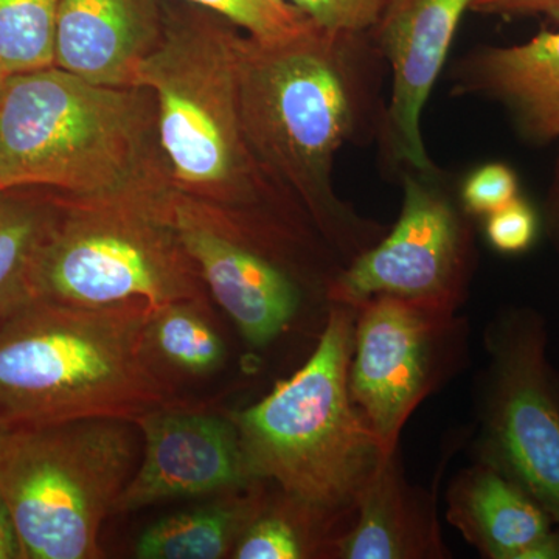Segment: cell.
<instances>
[{"label": "cell", "instance_id": "1", "mask_svg": "<svg viewBox=\"0 0 559 559\" xmlns=\"http://www.w3.org/2000/svg\"><path fill=\"white\" fill-rule=\"evenodd\" d=\"M242 31L215 11L164 0V32L135 86L153 92L171 190L230 216L271 245L301 212L253 157L241 117ZM304 213V212H301Z\"/></svg>", "mask_w": 559, "mask_h": 559}, {"label": "cell", "instance_id": "2", "mask_svg": "<svg viewBox=\"0 0 559 559\" xmlns=\"http://www.w3.org/2000/svg\"><path fill=\"white\" fill-rule=\"evenodd\" d=\"M22 189L75 201L171 190L153 92L103 86L57 66L9 75L0 194Z\"/></svg>", "mask_w": 559, "mask_h": 559}, {"label": "cell", "instance_id": "3", "mask_svg": "<svg viewBox=\"0 0 559 559\" xmlns=\"http://www.w3.org/2000/svg\"><path fill=\"white\" fill-rule=\"evenodd\" d=\"M146 301L87 308L32 299L0 322V426L132 421L187 406L146 341Z\"/></svg>", "mask_w": 559, "mask_h": 559}, {"label": "cell", "instance_id": "4", "mask_svg": "<svg viewBox=\"0 0 559 559\" xmlns=\"http://www.w3.org/2000/svg\"><path fill=\"white\" fill-rule=\"evenodd\" d=\"M359 36L314 22L277 38L242 33L241 117L267 179L330 240L356 248V218L333 189L337 153L356 123L348 50Z\"/></svg>", "mask_w": 559, "mask_h": 559}, {"label": "cell", "instance_id": "5", "mask_svg": "<svg viewBox=\"0 0 559 559\" xmlns=\"http://www.w3.org/2000/svg\"><path fill=\"white\" fill-rule=\"evenodd\" d=\"M336 304L311 358L270 395L230 419L250 479L274 480L318 516L356 509L385 454L349 393L353 329Z\"/></svg>", "mask_w": 559, "mask_h": 559}, {"label": "cell", "instance_id": "6", "mask_svg": "<svg viewBox=\"0 0 559 559\" xmlns=\"http://www.w3.org/2000/svg\"><path fill=\"white\" fill-rule=\"evenodd\" d=\"M134 428L124 419H80L0 432V498L22 559L103 557V522L138 469Z\"/></svg>", "mask_w": 559, "mask_h": 559}, {"label": "cell", "instance_id": "7", "mask_svg": "<svg viewBox=\"0 0 559 559\" xmlns=\"http://www.w3.org/2000/svg\"><path fill=\"white\" fill-rule=\"evenodd\" d=\"M168 191L94 201L55 197L57 216L33 261V299L87 308L209 301L165 215Z\"/></svg>", "mask_w": 559, "mask_h": 559}, {"label": "cell", "instance_id": "8", "mask_svg": "<svg viewBox=\"0 0 559 559\" xmlns=\"http://www.w3.org/2000/svg\"><path fill=\"white\" fill-rule=\"evenodd\" d=\"M468 249L454 205L426 180L406 176L399 223L330 283V299L355 308L389 296L448 318L465 278Z\"/></svg>", "mask_w": 559, "mask_h": 559}, {"label": "cell", "instance_id": "9", "mask_svg": "<svg viewBox=\"0 0 559 559\" xmlns=\"http://www.w3.org/2000/svg\"><path fill=\"white\" fill-rule=\"evenodd\" d=\"M165 215L242 337L253 347L271 344L300 305L280 250L230 216L173 190L165 197Z\"/></svg>", "mask_w": 559, "mask_h": 559}, {"label": "cell", "instance_id": "10", "mask_svg": "<svg viewBox=\"0 0 559 559\" xmlns=\"http://www.w3.org/2000/svg\"><path fill=\"white\" fill-rule=\"evenodd\" d=\"M535 323L518 322L496 344L488 412L491 465L559 524V401Z\"/></svg>", "mask_w": 559, "mask_h": 559}, {"label": "cell", "instance_id": "11", "mask_svg": "<svg viewBox=\"0 0 559 559\" xmlns=\"http://www.w3.org/2000/svg\"><path fill=\"white\" fill-rule=\"evenodd\" d=\"M359 308L349 393L382 451L393 454L404 423L432 382L433 342L447 318L389 296Z\"/></svg>", "mask_w": 559, "mask_h": 559}, {"label": "cell", "instance_id": "12", "mask_svg": "<svg viewBox=\"0 0 559 559\" xmlns=\"http://www.w3.org/2000/svg\"><path fill=\"white\" fill-rule=\"evenodd\" d=\"M134 425L145 451L117 502L119 513L240 491L252 481L230 418L176 406L151 411Z\"/></svg>", "mask_w": 559, "mask_h": 559}, {"label": "cell", "instance_id": "13", "mask_svg": "<svg viewBox=\"0 0 559 559\" xmlns=\"http://www.w3.org/2000/svg\"><path fill=\"white\" fill-rule=\"evenodd\" d=\"M471 3L473 0H385L371 31L392 69L388 127L393 153L421 175L433 173L421 134L423 110Z\"/></svg>", "mask_w": 559, "mask_h": 559}, {"label": "cell", "instance_id": "14", "mask_svg": "<svg viewBox=\"0 0 559 559\" xmlns=\"http://www.w3.org/2000/svg\"><path fill=\"white\" fill-rule=\"evenodd\" d=\"M164 32V0H60L55 66L103 86L132 87Z\"/></svg>", "mask_w": 559, "mask_h": 559}, {"label": "cell", "instance_id": "15", "mask_svg": "<svg viewBox=\"0 0 559 559\" xmlns=\"http://www.w3.org/2000/svg\"><path fill=\"white\" fill-rule=\"evenodd\" d=\"M455 91L498 103L521 138L546 145L559 138V31L527 43L480 47L454 69Z\"/></svg>", "mask_w": 559, "mask_h": 559}, {"label": "cell", "instance_id": "16", "mask_svg": "<svg viewBox=\"0 0 559 559\" xmlns=\"http://www.w3.org/2000/svg\"><path fill=\"white\" fill-rule=\"evenodd\" d=\"M450 520L491 559H522L551 530L543 507L492 465L471 469L455 484Z\"/></svg>", "mask_w": 559, "mask_h": 559}, {"label": "cell", "instance_id": "17", "mask_svg": "<svg viewBox=\"0 0 559 559\" xmlns=\"http://www.w3.org/2000/svg\"><path fill=\"white\" fill-rule=\"evenodd\" d=\"M358 520L334 544L345 559H406L436 557L439 539L412 498L395 463V452L384 455L360 491Z\"/></svg>", "mask_w": 559, "mask_h": 559}, {"label": "cell", "instance_id": "18", "mask_svg": "<svg viewBox=\"0 0 559 559\" xmlns=\"http://www.w3.org/2000/svg\"><path fill=\"white\" fill-rule=\"evenodd\" d=\"M238 491L179 511L146 527L135 543L140 559H218L227 557L261 513L259 503Z\"/></svg>", "mask_w": 559, "mask_h": 559}, {"label": "cell", "instance_id": "19", "mask_svg": "<svg viewBox=\"0 0 559 559\" xmlns=\"http://www.w3.org/2000/svg\"><path fill=\"white\" fill-rule=\"evenodd\" d=\"M209 316V301L151 307L146 341L157 362L190 377H207L219 370L226 359V344Z\"/></svg>", "mask_w": 559, "mask_h": 559}, {"label": "cell", "instance_id": "20", "mask_svg": "<svg viewBox=\"0 0 559 559\" xmlns=\"http://www.w3.org/2000/svg\"><path fill=\"white\" fill-rule=\"evenodd\" d=\"M57 212L55 197L33 201L0 194V322L33 299V261Z\"/></svg>", "mask_w": 559, "mask_h": 559}, {"label": "cell", "instance_id": "21", "mask_svg": "<svg viewBox=\"0 0 559 559\" xmlns=\"http://www.w3.org/2000/svg\"><path fill=\"white\" fill-rule=\"evenodd\" d=\"M60 0H0V69L13 73L55 66Z\"/></svg>", "mask_w": 559, "mask_h": 559}, {"label": "cell", "instance_id": "22", "mask_svg": "<svg viewBox=\"0 0 559 559\" xmlns=\"http://www.w3.org/2000/svg\"><path fill=\"white\" fill-rule=\"evenodd\" d=\"M194 5L215 11L237 25L246 35L255 38H277L289 35L310 24L288 0H187Z\"/></svg>", "mask_w": 559, "mask_h": 559}, {"label": "cell", "instance_id": "23", "mask_svg": "<svg viewBox=\"0 0 559 559\" xmlns=\"http://www.w3.org/2000/svg\"><path fill=\"white\" fill-rule=\"evenodd\" d=\"M307 539L286 514H259L234 549L238 559H300L308 557Z\"/></svg>", "mask_w": 559, "mask_h": 559}, {"label": "cell", "instance_id": "24", "mask_svg": "<svg viewBox=\"0 0 559 559\" xmlns=\"http://www.w3.org/2000/svg\"><path fill=\"white\" fill-rule=\"evenodd\" d=\"M319 27L360 36L380 21L385 0H288Z\"/></svg>", "mask_w": 559, "mask_h": 559}, {"label": "cell", "instance_id": "25", "mask_svg": "<svg viewBox=\"0 0 559 559\" xmlns=\"http://www.w3.org/2000/svg\"><path fill=\"white\" fill-rule=\"evenodd\" d=\"M516 198H520L516 173L500 162L476 168L462 187L463 207L473 215H491Z\"/></svg>", "mask_w": 559, "mask_h": 559}, {"label": "cell", "instance_id": "26", "mask_svg": "<svg viewBox=\"0 0 559 559\" xmlns=\"http://www.w3.org/2000/svg\"><path fill=\"white\" fill-rule=\"evenodd\" d=\"M538 234V216L527 201L516 198L509 205L488 215L489 245L502 253L525 252Z\"/></svg>", "mask_w": 559, "mask_h": 559}, {"label": "cell", "instance_id": "27", "mask_svg": "<svg viewBox=\"0 0 559 559\" xmlns=\"http://www.w3.org/2000/svg\"><path fill=\"white\" fill-rule=\"evenodd\" d=\"M471 11L488 16H547L559 22V0H473Z\"/></svg>", "mask_w": 559, "mask_h": 559}, {"label": "cell", "instance_id": "28", "mask_svg": "<svg viewBox=\"0 0 559 559\" xmlns=\"http://www.w3.org/2000/svg\"><path fill=\"white\" fill-rule=\"evenodd\" d=\"M0 559H22L20 536L2 498H0Z\"/></svg>", "mask_w": 559, "mask_h": 559}, {"label": "cell", "instance_id": "29", "mask_svg": "<svg viewBox=\"0 0 559 559\" xmlns=\"http://www.w3.org/2000/svg\"><path fill=\"white\" fill-rule=\"evenodd\" d=\"M522 559H559V533L550 530L525 550Z\"/></svg>", "mask_w": 559, "mask_h": 559}, {"label": "cell", "instance_id": "30", "mask_svg": "<svg viewBox=\"0 0 559 559\" xmlns=\"http://www.w3.org/2000/svg\"><path fill=\"white\" fill-rule=\"evenodd\" d=\"M549 216L551 227L559 238V157L555 168L554 183H551L549 197Z\"/></svg>", "mask_w": 559, "mask_h": 559}, {"label": "cell", "instance_id": "31", "mask_svg": "<svg viewBox=\"0 0 559 559\" xmlns=\"http://www.w3.org/2000/svg\"><path fill=\"white\" fill-rule=\"evenodd\" d=\"M7 79H9V73L3 72L2 69H0V94H2L3 86H5Z\"/></svg>", "mask_w": 559, "mask_h": 559}, {"label": "cell", "instance_id": "32", "mask_svg": "<svg viewBox=\"0 0 559 559\" xmlns=\"http://www.w3.org/2000/svg\"><path fill=\"white\" fill-rule=\"evenodd\" d=\"M3 429H5V428H2V426H0V432H2Z\"/></svg>", "mask_w": 559, "mask_h": 559}]
</instances>
